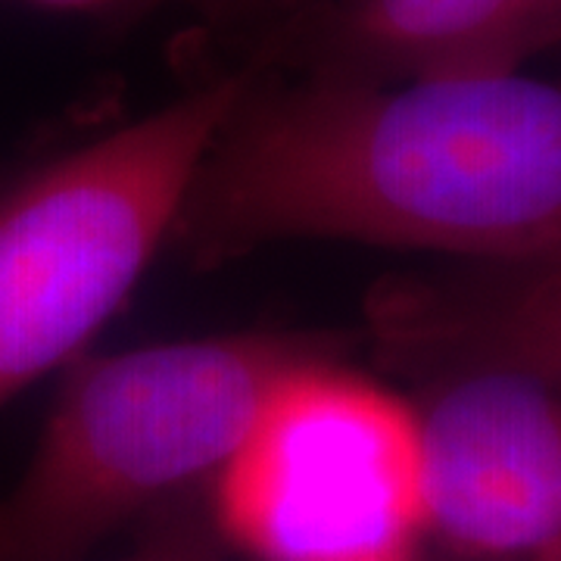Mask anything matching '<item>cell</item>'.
<instances>
[{
  "label": "cell",
  "instance_id": "6da1fadb",
  "mask_svg": "<svg viewBox=\"0 0 561 561\" xmlns=\"http://www.w3.org/2000/svg\"><path fill=\"white\" fill-rule=\"evenodd\" d=\"M201 265L280 241H353L449 262L561 253V84L306 79L247 88L175 238Z\"/></svg>",
  "mask_w": 561,
  "mask_h": 561
},
{
  "label": "cell",
  "instance_id": "7a4b0ae2",
  "mask_svg": "<svg viewBox=\"0 0 561 561\" xmlns=\"http://www.w3.org/2000/svg\"><path fill=\"white\" fill-rule=\"evenodd\" d=\"M321 353L319 337L247 331L76 359L0 500V561H76L209 486L280 375Z\"/></svg>",
  "mask_w": 561,
  "mask_h": 561
},
{
  "label": "cell",
  "instance_id": "3957f363",
  "mask_svg": "<svg viewBox=\"0 0 561 561\" xmlns=\"http://www.w3.org/2000/svg\"><path fill=\"white\" fill-rule=\"evenodd\" d=\"M250 84H201L0 194V405L79 359L135 290Z\"/></svg>",
  "mask_w": 561,
  "mask_h": 561
},
{
  "label": "cell",
  "instance_id": "277c9868",
  "mask_svg": "<svg viewBox=\"0 0 561 561\" xmlns=\"http://www.w3.org/2000/svg\"><path fill=\"white\" fill-rule=\"evenodd\" d=\"M221 546L256 561L405 556L427 537L419 405L331 362L284 371L209 483Z\"/></svg>",
  "mask_w": 561,
  "mask_h": 561
},
{
  "label": "cell",
  "instance_id": "5b68a950",
  "mask_svg": "<svg viewBox=\"0 0 561 561\" xmlns=\"http://www.w3.org/2000/svg\"><path fill=\"white\" fill-rule=\"evenodd\" d=\"M427 534L465 559L561 546V397L505 371L424 381Z\"/></svg>",
  "mask_w": 561,
  "mask_h": 561
},
{
  "label": "cell",
  "instance_id": "8992f818",
  "mask_svg": "<svg viewBox=\"0 0 561 561\" xmlns=\"http://www.w3.org/2000/svg\"><path fill=\"white\" fill-rule=\"evenodd\" d=\"M365 312L381 359L397 371L421 381L505 371L561 397V253L387 278Z\"/></svg>",
  "mask_w": 561,
  "mask_h": 561
},
{
  "label": "cell",
  "instance_id": "52a82bcc",
  "mask_svg": "<svg viewBox=\"0 0 561 561\" xmlns=\"http://www.w3.org/2000/svg\"><path fill=\"white\" fill-rule=\"evenodd\" d=\"M561 44V0H331L294 28L309 79L402 81L522 72Z\"/></svg>",
  "mask_w": 561,
  "mask_h": 561
},
{
  "label": "cell",
  "instance_id": "ba28073f",
  "mask_svg": "<svg viewBox=\"0 0 561 561\" xmlns=\"http://www.w3.org/2000/svg\"><path fill=\"white\" fill-rule=\"evenodd\" d=\"M119 561H221V540L206 512H169L131 556Z\"/></svg>",
  "mask_w": 561,
  "mask_h": 561
},
{
  "label": "cell",
  "instance_id": "9c48e42d",
  "mask_svg": "<svg viewBox=\"0 0 561 561\" xmlns=\"http://www.w3.org/2000/svg\"><path fill=\"white\" fill-rule=\"evenodd\" d=\"M41 7H54V10H88V7H101L106 0H32Z\"/></svg>",
  "mask_w": 561,
  "mask_h": 561
},
{
  "label": "cell",
  "instance_id": "30bf717a",
  "mask_svg": "<svg viewBox=\"0 0 561 561\" xmlns=\"http://www.w3.org/2000/svg\"><path fill=\"white\" fill-rule=\"evenodd\" d=\"M343 561H419L415 552H405V556H365V559H343Z\"/></svg>",
  "mask_w": 561,
  "mask_h": 561
},
{
  "label": "cell",
  "instance_id": "8fae6325",
  "mask_svg": "<svg viewBox=\"0 0 561 561\" xmlns=\"http://www.w3.org/2000/svg\"><path fill=\"white\" fill-rule=\"evenodd\" d=\"M534 561H561V546H556V549H549V552H542L540 559Z\"/></svg>",
  "mask_w": 561,
  "mask_h": 561
}]
</instances>
